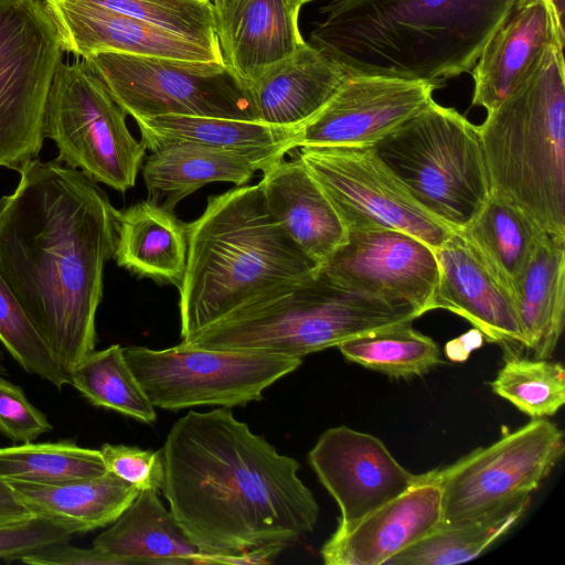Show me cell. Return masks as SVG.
Returning a JSON list of instances; mask_svg holds the SVG:
<instances>
[{"instance_id": "1f68e13d", "label": "cell", "mask_w": 565, "mask_h": 565, "mask_svg": "<svg viewBox=\"0 0 565 565\" xmlns=\"http://www.w3.org/2000/svg\"><path fill=\"white\" fill-rule=\"evenodd\" d=\"M70 379L94 406L116 411L146 424L157 419L156 407L129 367L119 344L94 350L74 367Z\"/></svg>"}, {"instance_id": "52a82bcc", "label": "cell", "mask_w": 565, "mask_h": 565, "mask_svg": "<svg viewBox=\"0 0 565 565\" xmlns=\"http://www.w3.org/2000/svg\"><path fill=\"white\" fill-rule=\"evenodd\" d=\"M373 148L415 200L454 232L491 193L479 127L434 99Z\"/></svg>"}, {"instance_id": "836d02e7", "label": "cell", "mask_w": 565, "mask_h": 565, "mask_svg": "<svg viewBox=\"0 0 565 565\" xmlns=\"http://www.w3.org/2000/svg\"><path fill=\"white\" fill-rule=\"evenodd\" d=\"M106 471L99 449L83 448L71 440L0 448V477L6 481L62 484Z\"/></svg>"}, {"instance_id": "ab89813d", "label": "cell", "mask_w": 565, "mask_h": 565, "mask_svg": "<svg viewBox=\"0 0 565 565\" xmlns=\"http://www.w3.org/2000/svg\"><path fill=\"white\" fill-rule=\"evenodd\" d=\"M73 534L46 519L28 520L0 526V558L9 563L52 543L70 541Z\"/></svg>"}, {"instance_id": "ee69618b", "label": "cell", "mask_w": 565, "mask_h": 565, "mask_svg": "<svg viewBox=\"0 0 565 565\" xmlns=\"http://www.w3.org/2000/svg\"><path fill=\"white\" fill-rule=\"evenodd\" d=\"M550 3L555 13V18L561 31L564 32V9H565V0H550ZM565 33V32H564Z\"/></svg>"}, {"instance_id": "30bf717a", "label": "cell", "mask_w": 565, "mask_h": 565, "mask_svg": "<svg viewBox=\"0 0 565 565\" xmlns=\"http://www.w3.org/2000/svg\"><path fill=\"white\" fill-rule=\"evenodd\" d=\"M125 359L154 407L245 406L296 371L302 359L213 350L182 342L163 350L122 348Z\"/></svg>"}, {"instance_id": "d4e9b609", "label": "cell", "mask_w": 565, "mask_h": 565, "mask_svg": "<svg viewBox=\"0 0 565 565\" xmlns=\"http://www.w3.org/2000/svg\"><path fill=\"white\" fill-rule=\"evenodd\" d=\"M93 546L127 565L220 564L222 557L201 552L153 489L139 490L130 505L96 536Z\"/></svg>"}, {"instance_id": "74e56055", "label": "cell", "mask_w": 565, "mask_h": 565, "mask_svg": "<svg viewBox=\"0 0 565 565\" xmlns=\"http://www.w3.org/2000/svg\"><path fill=\"white\" fill-rule=\"evenodd\" d=\"M52 430L45 414L33 406L23 390L0 375V433L13 443H33Z\"/></svg>"}, {"instance_id": "5bb4252c", "label": "cell", "mask_w": 565, "mask_h": 565, "mask_svg": "<svg viewBox=\"0 0 565 565\" xmlns=\"http://www.w3.org/2000/svg\"><path fill=\"white\" fill-rule=\"evenodd\" d=\"M334 285L393 303L434 310L438 264L433 248L391 228L349 231V237L319 269Z\"/></svg>"}, {"instance_id": "bcb514c9", "label": "cell", "mask_w": 565, "mask_h": 565, "mask_svg": "<svg viewBox=\"0 0 565 565\" xmlns=\"http://www.w3.org/2000/svg\"><path fill=\"white\" fill-rule=\"evenodd\" d=\"M6 374H7V369L4 365V354L0 350V375H6Z\"/></svg>"}, {"instance_id": "484cf974", "label": "cell", "mask_w": 565, "mask_h": 565, "mask_svg": "<svg viewBox=\"0 0 565 565\" xmlns=\"http://www.w3.org/2000/svg\"><path fill=\"white\" fill-rule=\"evenodd\" d=\"M115 223L117 265L138 277L179 287L186 265V224L150 200L115 210Z\"/></svg>"}, {"instance_id": "e575fe53", "label": "cell", "mask_w": 565, "mask_h": 565, "mask_svg": "<svg viewBox=\"0 0 565 565\" xmlns=\"http://www.w3.org/2000/svg\"><path fill=\"white\" fill-rule=\"evenodd\" d=\"M490 386L533 419L554 415L565 403V370L548 359L511 356Z\"/></svg>"}, {"instance_id": "d6986e66", "label": "cell", "mask_w": 565, "mask_h": 565, "mask_svg": "<svg viewBox=\"0 0 565 565\" xmlns=\"http://www.w3.org/2000/svg\"><path fill=\"white\" fill-rule=\"evenodd\" d=\"M564 43L550 0H516L471 71L472 105L497 108L548 46Z\"/></svg>"}, {"instance_id": "d6a6232c", "label": "cell", "mask_w": 565, "mask_h": 565, "mask_svg": "<svg viewBox=\"0 0 565 565\" xmlns=\"http://www.w3.org/2000/svg\"><path fill=\"white\" fill-rule=\"evenodd\" d=\"M405 322L347 340L338 345L350 362L395 379L420 376L440 364L438 344Z\"/></svg>"}, {"instance_id": "ffe728a7", "label": "cell", "mask_w": 565, "mask_h": 565, "mask_svg": "<svg viewBox=\"0 0 565 565\" xmlns=\"http://www.w3.org/2000/svg\"><path fill=\"white\" fill-rule=\"evenodd\" d=\"M262 172L258 185L268 212L319 271L348 241L341 217L298 154Z\"/></svg>"}, {"instance_id": "f1b7e54d", "label": "cell", "mask_w": 565, "mask_h": 565, "mask_svg": "<svg viewBox=\"0 0 565 565\" xmlns=\"http://www.w3.org/2000/svg\"><path fill=\"white\" fill-rule=\"evenodd\" d=\"M515 308L524 348L534 359H550L565 321V239L545 236L520 284Z\"/></svg>"}, {"instance_id": "7c38bea8", "label": "cell", "mask_w": 565, "mask_h": 565, "mask_svg": "<svg viewBox=\"0 0 565 565\" xmlns=\"http://www.w3.org/2000/svg\"><path fill=\"white\" fill-rule=\"evenodd\" d=\"M563 430L545 418L504 433L434 475L441 490L440 526L490 516L536 490L562 458Z\"/></svg>"}, {"instance_id": "ba28073f", "label": "cell", "mask_w": 565, "mask_h": 565, "mask_svg": "<svg viewBox=\"0 0 565 565\" xmlns=\"http://www.w3.org/2000/svg\"><path fill=\"white\" fill-rule=\"evenodd\" d=\"M126 111L85 61L57 65L44 114V136L57 159L125 193L136 184L146 148L129 131Z\"/></svg>"}, {"instance_id": "f6af8a7d", "label": "cell", "mask_w": 565, "mask_h": 565, "mask_svg": "<svg viewBox=\"0 0 565 565\" xmlns=\"http://www.w3.org/2000/svg\"><path fill=\"white\" fill-rule=\"evenodd\" d=\"M210 1L214 6L215 9H221L233 0H210Z\"/></svg>"}, {"instance_id": "9c48e42d", "label": "cell", "mask_w": 565, "mask_h": 565, "mask_svg": "<svg viewBox=\"0 0 565 565\" xmlns=\"http://www.w3.org/2000/svg\"><path fill=\"white\" fill-rule=\"evenodd\" d=\"M62 42L41 0H0V167L36 159Z\"/></svg>"}, {"instance_id": "277c9868", "label": "cell", "mask_w": 565, "mask_h": 565, "mask_svg": "<svg viewBox=\"0 0 565 565\" xmlns=\"http://www.w3.org/2000/svg\"><path fill=\"white\" fill-rule=\"evenodd\" d=\"M186 239L178 287L182 341L262 294L318 274L268 212L258 183L211 195L186 224Z\"/></svg>"}, {"instance_id": "7a4b0ae2", "label": "cell", "mask_w": 565, "mask_h": 565, "mask_svg": "<svg viewBox=\"0 0 565 565\" xmlns=\"http://www.w3.org/2000/svg\"><path fill=\"white\" fill-rule=\"evenodd\" d=\"M161 455L169 511L203 553L288 547L318 522L320 508L298 476L300 463L230 407L190 411L170 428Z\"/></svg>"}, {"instance_id": "f546056e", "label": "cell", "mask_w": 565, "mask_h": 565, "mask_svg": "<svg viewBox=\"0 0 565 565\" xmlns=\"http://www.w3.org/2000/svg\"><path fill=\"white\" fill-rule=\"evenodd\" d=\"M146 150L171 143H192L212 148L260 151L296 149L298 130L245 120L191 115H161L135 119Z\"/></svg>"}, {"instance_id": "6da1fadb", "label": "cell", "mask_w": 565, "mask_h": 565, "mask_svg": "<svg viewBox=\"0 0 565 565\" xmlns=\"http://www.w3.org/2000/svg\"><path fill=\"white\" fill-rule=\"evenodd\" d=\"M0 196V275L68 376L95 350L104 268L116 246L115 207L58 159L26 162Z\"/></svg>"}, {"instance_id": "4fadbf2b", "label": "cell", "mask_w": 565, "mask_h": 565, "mask_svg": "<svg viewBox=\"0 0 565 565\" xmlns=\"http://www.w3.org/2000/svg\"><path fill=\"white\" fill-rule=\"evenodd\" d=\"M297 154L348 232L397 230L434 250L454 233L415 200L373 147H300Z\"/></svg>"}, {"instance_id": "8992f818", "label": "cell", "mask_w": 565, "mask_h": 565, "mask_svg": "<svg viewBox=\"0 0 565 565\" xmlns=\"http://www.w3.org/2000/svg\"><path fill=\"white\" fill-rule=\"evenodd\" d=\"M420 316L413 306L343 289L318 271L242 303L182 342L302 359Z\"/></svg>"}, {"instance_id": "b9f144b4", "label": "cell", "mask_w": 565, "mask_h": 565, "mask_svg": "<svg viewBox=\"0 0 565 565\" xmlns=\"http://www.w3.org/2000/svg\"><path fill=\"white\" fill-rule=\"evenodd\" d=\"M32 513L15 495L12 487L0 477V526L32 518Z\"/></svg>"}, {"instance_id": "cb8c5ba5", "label": "cell", "mask_w": 565, "mask_h": 565, "mask_svg": "<svg viewBox=\"0 0 565 565\" xmlns=\"http://www.w3.org/2000/svg\"><path fill=\"white\" fill-rule=\"evenodd\" d=\"M347 74L305 42L249 85L258 120L299 131L334 95Z\"/></svg>"}, {"instance_id": "2e32d148", "label": "cell", "mask_w": 565, "mask_h": 565, "mask_svg": "<svg viewBox=\"0 0 565 565\" xmlns=\"http://www.w3.org/2000/svg\"><path fill=\"white\" fill-rule=\"evenodd\" d=\"M436 87L429 83L347 74L328 103L298 131L300 147H374L426 107Z\"/></svg>"}, {"instance_id": "f35d334b", "label": "cell", "mask_w": 565, "mask_h": 565, "mask_svg": "<svg viewBox=\"0 0 565 565\" xmlns=\"http://www.w3.org/2000/svg\"><path fill=\"white\" fill-rule=\"evenodd\" d=\"M99 451L107 471L138 490L159 491L161 489L163 481L161 450H145L135 446L105 443Z\"/></svg>"}, {"instance_id": "5b68a950", "label": "cell", "mask_w": 565, "mask_h": 565, "mask_svg": "<svg viewBox=\"0 0 565 565\" xmlns=\"http://www.w3.org/2000/svg\"><path fill=\"white\" fill-rule=\"evenodd\" d=\"M564 49L548 46L479 127L491 193L565 239Z\"/></svg>"}, {"instance_id": "3957f363", "label": "cell", "mask_w": 565, "mask_h": 565, "mask_svg": "<svg viewBox=\"0 0 565 565\" xmlns=\"http://www.w3.org/2000/svg\"><path fill=\"white\" fill-rule=\"evenodd\" d=\"M516 0H332L309 43L347 73L439 88L471 73Z\"/></svg>"}, {"instance_id": "9a60e30c", "label": "cell", "mask_w": 565, "mask_h": 565, "mask_svg": "<svg viewBox=\"0 0 565 565\" xmlns=\"http://www.w3.org/2000/svg\"><path fill=\"white\" fill-rule=\"evenodd\" d=\"M308 460L338 503V534L348 532L425 477L403 467L377 437L347 426L323 431Z\"/></svg>"}, {"instance_id": "83f0119b", "label": "cell", "mask_w": 565, "mask_h": 565, "mask_svg": "<svg viewBox=\"0 0 565 565\" xmlns=\"http://www.w3.org/2000/svg\"><path fill=\"white\" fill-rule=\"evenodd\" d=\"M7 482L32 515L54 522L72 534L111 524L139 492L110 471L62 484Z\"/></svg>"}, {"instance_id": "7bdbcfd3", "label": "cell", "mask_w": 565, "mask_h": 565, "mask_svg": "<svg viewBox=\"0 0 565 565\" xmlns=\"http://www.w3.org/2000/svg\"><path fill=\"white\" fill-rule=\"evenodd\" d=\"M483 342V335L477 329H473L459 338L447 342L445 352L447 358L452 362H465L469 359L470 353L480 348Z\"/></svg>"}, {"instance_id": "603a6c76", "label": "cell", "mask_w": 565, "mask_h": 565, "mask_svg": "<svg viewBox=\"0 0 565 565\" xmlns=\"http://www.w3.org/2000/svg\"><path fill=\"white\" fill-rule=\"evenodd\" d=\"M287 153L284 149L241 151L171 143L146 157L142 178L148 200L173 211L180 201L206 184L244 185L256 171H263Z\"/></svg>"}, {"instance_id": "8fae6325", "label": "cell", "mask_w": 565, "mask_h": 565, "mask_svg": "<svg viewBox=\"0 0 565 565\" xmlns=\"http://www.w3.org/2000/svg\"><path fill=\"white\" fill-rule=\"evenodd\" d=\"M83 60L134 119L191 115L258 120L249 86L224 63L115 52Z\"/></svg>"}, {"instance_id": "4316f807", "label": "cell", "mask_w": 565, "mask_h": 565, "mask_svg": "<svg viewBox=\"0 0 565 565\" xmlns=\"http://www.w3.org/2000/svg\"><path fill=\"white\" fill-rule=\"evenodd\" d=\"M456 232L515 303L524 274L547 233L524 211L492 193L478 214Z\"/></svg>"}, {"instance_id": "7402d4cb", "label": "cell", "mask_w": 565, "mask_h": 565, "mask_svg": "<svg viewBox=\"0 0 565 565\" xmlns=\"http://www.w3.org/2000/svg\"><path fill=\"white\" fill-rule=\"evenodd\" d=\"M438 285L435 309L449 310L490 342L524 347V333L512 298L471 253L458 232L435 250Z\"/></svg>"}, {"instance_id": "ac0fdd59", "label": "cell", "mask_w": 565, "mask_h": 565, "mask_svg": "<svg viewBox=\"0 0 565 565\" xmlns=\"http://www.w3.org/2000/svg\"><path fill=\"white\" fill-rule=\"evenodd\" d=\"M441 490L434 470L345 533H333L320 554L326 565H384L441 525Z\"/></svg>"}, {"instance_id": "e0dca14e", "label": "cell", "mask_w": 565, "mask_h": 565, "mask_svg": "<svg viewBox=\"0 0 565 565\" xmlns=\"http://www.w3.org/2000/svg\"><path fill=\"white\" fill-rule=\"evenodd\" d=\"M43 2L55 22L63 51L82 58L100 52H115L224 63L220 51L103 7L83 0Z\"/></svg>"}, {"instance_id": "60d3db41", "label": "cell", "mask_w": 565, "mask_h": 565, "mask_svg": "<svg viewBox=\"0 0 565 565\" xmlns=\"http://www.w3.org/2000/svg\"><path fill=\"white\" fill-rule=\"evenodd\" d=\"M19 561L30 565H127L115 557L93 546L90 548L75 547L68 541L52 543L23 555Z\"/></svg>"}, {"instance_id": "d590c367", "label": "cell", "mask_w": 565, "mask_h": 565, "mask_svg": "<svg viewBox=\"0 0 565 565\" xmlns=\"http://www.w3.org/2000/svg\"><path fill=\"white\" fill-rule=\"evenodd\" d=\"M220 51L210 0H83Z\"/></svg>"}, {"instance_id": "8d00e7d4", "label": "cell", "mask_w": 565, "mask_h": 565, "mask_svg": "<svg viewBox=\"0 0 565 565\" xmlns=\"http://www.w3.org/2000/svg\"><path fill=\"white\" fill-rule=\"evenodd\" d=\"M0 342L21 365L57 390L71 384L19 300L0 275Z\"/></svg>"}, {"instance_id": "7dc6e473", "label": "cell", "mask_w": 565, "mask_h": 565, "mask_svg": "<svg viewBox=\"0 0 565 565\" xmlns=\"http://www.w3.org/2000/svg\"><path fill=\"white\" fill-rule=\"evenodd\" d=\"M299 2V4L302 7L303 4L308 3V2H311V1H315V0H297Z\"/></svg>"}, {"instance_id": "4dcf8cb0", "label": "cell", "mask_w": 565, "mask_h": 565, "mask_svg": "<svg viewBox=\"0 0 565 565\" xmlns=\"http://www.w3.org/2000/svg\"><path fill=\"white\" fill-rule=\"evenodd\" d=\"M530 495L480 520L437 530L391 557L384 565H451L482 554L523 516Z\"/></svg>"}, {"instance_id": "44dd1931", "label": "cell", "mask_w": 565, "mask_h": 565, "mask_svg": "<svg viewBox=\"0 0 565 565\" xmlns=\"http://www.w3.org/2000/svg\"><path fill=\"white\" fill-rule=\"evenodd\" d=\"M297 0H233L215 9L222 57L248 86L294 54L301 36Z\"/></svg>"}]
</instances>
